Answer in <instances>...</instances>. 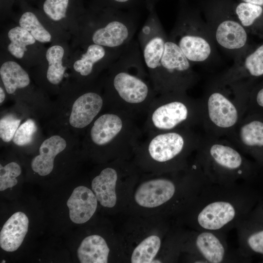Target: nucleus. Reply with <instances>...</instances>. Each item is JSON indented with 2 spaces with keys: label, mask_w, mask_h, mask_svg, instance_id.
Listing matches in <instances>:
<instances>
[{
  "label": "nucleus",
  "mask_w": 263,
  "mask_h": 263,
  "mask_svg": "<svg viewBox=\"0 0 263 263\" xmlns=\"http://www.w3.org/2000/svg\"><path fill=\"white\" fill-rule=\"evenodd\" d=\"M100 80L105 109L134 116L147 113L157 95L143 62L138 41L132 40L106 70Z\"/></svg>",
  "instance_id": "obj_1"
},
{
  "label": "nucleus",
  "mask_w": 263,
  "mask_h": 263,
  "mask_svg": "<svg viewBox=\"0 0 263 263\" xmlns=\"http://www.w3.org/2000/svg\"><path fill=\"white\" fill-rule=\"evenodd\" d=\"M251 205L244 183L229 185L208 183L185 211L194 230L225 233L246 219Z\"/></svg>",
  "instance_id": "obj_2"
},
{
  "label": "nucleus",
  "mask_w": 263,
  "mask_h": 263,
  "mask_svg": "<svg viewBox=\"0 0 263 263\" xmlns=\"http://www.w3.org/2000/svg\"><path fill=\"white\" fill-rule=\"evenodd\" d=\"M53 102L47 125L66 129L79 137L105 110V102L100 81L83 84L71 80Z\"/></svg>",
  "instance_id": "obj_3"
},
{
  "label": "nucleus",
  "mask_w": 263,
  "mask_h": 263,
  "mask_svg": "<svg viewBox=\"0 0 263 263\" xmlns=\"http://www.w3.org/2000/svg\"><path fill=\"white\" fill-rule=\"evenodd\" d=\"M107 110L103 111L87 129L81 146L91 153H110L120 159L135 152L141 131L135 116L122 111Z\"/></svg>",
  "instance_id": "obj_4"
},
{
  "label": "nucleus",
  "mask_w": 263,
  "mask_h": 263,
  "mask_svg": "<svg viewBox=\"0 0 263 263\" xmlns=\"http://www.w3.org/2000/svg\"><path fill=\"white\" fill-rule=\"evenodd\" d=\"M195 159L212 184L244 183L252 175L253 166L244 153L225 138L201 136Z\"/></svg>",
  "instance_id": "obj_5"
},
{
  "label": "nucleus",
  "mask_w": 263,
  "mask_h": 263,
  "mask_svg": "<svg viewBox=\"0 0 263 263\" xmlns=\"http://www.w3.org/2000/svg\"><path fill=\"white\" fill-rule=\"evenodd\" d=\"M148 135L144 141L139 142L135 152L163 167L167 172L187 168L190 164L188 158L196 151L201 138L190 128L150 133Z\"/></svg>",
  "instance_id": "obj_6"
},
{
  "label": "nucleus",
  "mask_w": 263,
  "mask_h": 263,
  "mask_svg": "<svg viewBox=\"0 0 263 263\" xmlns=\"http://www.w3.org/2000/svg\"><path fill=\"white\" fill-rule=\"evenodd\" d=\"M137 21L114 10L85 13L76 36L77 44L94 43L114 50L125 49L133 40Z\"/></svg>",
  "instance_id": "obj_7"
},
{
  "label": "nucleus",
  "mask_w": 263,
  "mask_h": 263,
  "mask_svg": "<svg viewBox=\"0 0 263 263\" xmlns=\"http://www.w3.org/2000/svg\"><path fill=\"white\" fill-rule=\"evenodd\" d=\"M201 125L200 101L187 96L185 92L158 94L147 113L145 129L148 134L181 129H192Z\"/></svg>",
  "instance_id": "obj_8"
},
{
  "label": "nucleus",
  "mask_w": 263,
  "mask_h": 263,
  "mask_svg": "<svg viewBox=\"0 0 263 263\" xmlns=\"http://www.w3.org/2000/svg\"><path fill=\"white\" fill-rule=\"evenodd\" d=\"M249 93L231 96L224 91L212 90L201 100V125L206 134L227 138L247 111Z\"/></svg>",
  "instance_id": "obj_9"
},
{
  "label": "nucleus",
  "mask_w": 263,
  "mask_h": 263,
  "mask_svg": "<svg viewBox=\"0 0 263 263\" xmlns=\"http://www.w3.org/2000/svg\"><path fill=\"white\" fill-rule=\"evenodd\" d=\"M0 78L9 98L27 106L39 119L49 117L53 102L34 84L29 74L19 63L10 59L2 61Z\"/></svg>",
  "instance_id": "obj_10"
},
{
  "label": "nucleus",
  "mask_w": 263,
  "mask_h": 263,
  "mask_svg": "<svg viewBox=\"0 0 263 263\" xmlns=\"http://www.w3.org/2000/svg\"><path fill=\"white\" fill-rule=\"evenodd\" d=\"M193 78L190 61L178 45L167 38L157 69L150 77L155 91L158 94L185 92Z\"/></svg>",
  "instance_id": "obj_11"
},
{
  "label": "nucleus",
  "mask_w": 263,
  "mask_h": 263,
  "mask_svg": "<svg viewBox=\"0 0 263 263\" xmlns=\"http://www.w3.org/2000/svg\"><path fill=\"white\" fill-rule=\"evenodd\" d=\"M181 251L188 253L194 263H237L244 258L238 250L229 249L225 233L212 231L194 230L182 236Z\"/></svg>",
  "instance_id": "obj_12"
},
{
  "label": "nucleus",
  "mask_w": 263,
  "mask_h": 263,
  "mask_svg": "<svg viewBox=\"0 0 263 263\" xmlns=\"http://www.w3.org/2000/svg\"><path fill=\"white\" fill-rule=\"evenodd\" d=\"M71 52L65 41L52 43L45 51L32 78L47 95H57L72 79L70 68Z\"/></svg>",
  "instance_id": "obj_13"
},
{
  "label": "nucleus",
  "mask_w": 263,
  "mask_h": 263,
  "mask_svg": "<svg viewBox=\"0 0 263 263\" xmlns=\"http://www.w3.org/2000/svg\"><path fill=\"white\" fill-rule=\"evenodd\" d=\"M79 47L71 53L70 68L72 80L83 84L97 81L100 73L119 57L124 50L109 49L94 43L77 44Z\"/></svg>",
  "instance_id": "obj_14"
},
{
  "label": "nucleus",
  "mask_w": 263,
  "mask_h": 263,
  "mask_svg": "<svg viewBox=\"0 0 263 263\" xmlns=\"http://www.w3.org/2000/svg\"><path fill=\"white\" fill-rule=\"evenodd\" d=\"M50 129L37 149L38 153L30 163L33 171L40 176L48 175L53 171L58 156L81 144L79 137L67 130Z\"/></svg>",
  "instance_id": "obj_15"
},
{
  "label": "nucleus",
  "mask_w": 263,
  "mask_h": 263,
  "mask_svg": "<svg viewBox=\"0 0 263 263\" xmlns=\"http://www.w3.org/2000/svg\"><path fill=\"white\" fill-rule=\"evenodd\" d=\"M226 139L263 165V116L246 114Z\"/></svg>",
  "instance_id": "obj_16"
},
{
  "label": "nucleus",
  "mask_w": 263,
  "mask_h": 263,
  "mask_svg": "<svg viewBox=\"0 0 263 263\" xmlns=\"http://www.w3.org/2000/svg\"><path fill=\"white\" fill-rule=\"evenodd\" d=\"M6 51L26 67L38 65L46 50L27 30L19 25L9 28L6 33Z\"/></svg>",
  "instance_id": "obj_17"
},
{
  "label": "nucleus",
  "mask_w": 263,
  "mask_h": 263,
  "mask_svg": "<svg viewBox=\"0 0 263 263\" xmlns=\"http://www.w3.org/2000/svg\"><path fill=\"white\" fill-rule=\"evenodd\" d=\"M42 10L44 16L62 31L77 35L84 16L72 12L71 0H44Z\"/></svg>",
  "instance_id": "obj_18"
},
{
  "label": "nucleus",
  "mask_w": 263,
  "mask_h": 263,
  "mask_svg": "<svg viewBox=\"0 0 263 263\" xmlns=\"http://www.w3.org/2000/svg\"><path fill=\"white\" fill-rule=\"evenodd\" d=\"M178 25L170 39L178 45L189 61L202 62L207 59L211 53L207 40L194 34L183 21Z\"/></svg>",
  "instance_id": "obj_19"
},
{
  "label": "nucleus",
  "mask_w": 263,
  "mask_h": 263,
  "mask_svg": "<svg viewBox=\"0 0 263 263\" xmlns=\"http://www.w3.org/2000/svg\"><path fill=\"white\" fill-rule=\"evenodd\" d=\"M21 26L41 44L65 41V33L56 26L45 16L41 18L35 12L26 11L18 21Z\"/></svg>",
  "instance_id": "obj_20"
},
{
  "label": "nucleus",
  "mask_w": 263,
  "mask_h": 263,
  "mask_svg": "<svg viewBox=\"0 0 263 263\" xmlns=\"http://www.w3.org/2000/svg\"><path fill=\"white\" fill-rule=\"evenodd\" d=\"M97 201L93 191L87 187L75 188L67 202L71 221L76 224L87 222L95 212Z\"/></svg>",
  "instance_id": "obj_21"
},
{
  "label": "nucleus",
  "mask_w": 263,
  "mask_h": 263,
  "mask_svg": "<svg viewBox=\"0 0 263 263\" xmlns=\"http://www.w3.org/2000/svg\"><path fill=\"white\" fill-rule=\"evenodd\" d=\"M120 177L119 169L110 166L103 168L92 180V190L102 206L112 208L115 206L116 186Z\"/></svg>",
  "instance_id": "obj_22"
},
{
  "label": "nucleus",
  "mask_w": 263,
  "mask_h": 263,
  "mask_svg": "<svg viewBox=\"0 0 263 263\" xmlns=\"http://www.w3.org/2000/svg\"><path fill=\"white\" fill-rule=\"evenodd\" d=\"M28 218L25 213L19 211L13 214L0 231V247L7 252L18 249L28 231Z\"/></svg>",
  "instance_id": "obj_23"
},
{
  "label": "nucleus",
  "mask_w": 263,
  "mask_h": 263,
  "mask_svg": "<svg viewBox=\"0 0 263 263\" xmlns=\"http://www.w3.org/2000/svg\"><path fill=\"white\" fill-rule=\"evenodd\" d=\"M33 114L36 115L27 106L19 102H14L11 107L1 111L0 144L10 145L19 126L25 118Z\"/></svg>",
  "instance_id": "obj_24"
},
{
  "label": "nucleus",
  "mask_w": 263,
  "mask_h": 263,
  "mask_svg": "<svg viewBox=\"0 0 263 263\" xmlns=\"http://www.w3.org/2000/svg\"><path fill=\"white\" fill-rule=\"evenodd\" d=\"M39 119L33 114L25 118L15 133L10 145L16 149L37 150L44 137Z\"/></svg>",
  "instance_id": "obj_25"
},
{
  "label": "nucleus",
  "mask_w": 263,
  "mask_h": 263,
  "mask_svg": "<svg viewBox=\"0 0 263 263\" xmlns=\"http://www.w3.org/2000/svg\"><path fill=\"white\" fill-rule=\"evenodd\" d=\"M110 249L105 240L98 235H92L85 238L77 250L81 263H106Z\"/></svg>",
  "instance_id": "obj_26"
},
{
  "label": "nucleus",
  "mask_w": 263,
  "mask_h": 263,
  "mask_svg": "<svg viewBox=\"0 0 263 263\" xmlns=\"http://www.w3.org/2000/svg\"><path fill=\"white\" fill-rule=\"evenodd\" d=\"M218 43L225 48L237 49L246 43L247 34L242 25L238 22L227 20L221 22L216 32Z\"/></svg>",
  "instance_id": "obj_27"
},
{
  "label": "nucleus",
  "mask_w": 263,
  "mask_h": 263,
  "mask_svg": "<svg viewBox=\"0 0 263 263\" xmlns=\"http://www.w3.org/2000/svg\"><path fill=\"white\" fill-rule=\"evenodd\" d=\"M162 244L158 235L152 234L143 238L133 249L131 255L132 263H161L156 259Z\"/></svg>",
  "instance_id": "obj_28"
},
{
  "label": "nucleus",
  "mask_w": 263,
  "mask_h": 263,
  "mask_svg": "<svg viewBox=\"0 0 263 263\" xmlns=\"http://www.w3.org/2000/svg\"><path fill=\"white\" fill-rule=\"evenodd\" d=\"M237 230L239 247L238 251L245 258L249 251L263 254V229L250 231L241 222Z\"/></svg>",
  "instance_id": "obj_29"
},
{
  "label": "nucleus",
  "mask_w": 263,
  "mask_h": 263,
  "mask_svg": "<svg viewBox=\"0 0 263 263\" xmlns=\"http://www.w3.org/2000/svg\"><path fill=\"white\" fill-rule=\"evenodd\" d=\"M21 173V167L16 162L12 161L4 166L0 164V190L3 191L16 186L18 183L17 178Z\"/></svg>",
  "instance_id": "obj_30"
},
{
  "label": "nucleus",
  "mask_w": 263,
  "mask_h": 263,
  "mask_svg": "<svg viewBox=\"0 0 263 263\" xmlns=\"http://www.w3.org/2000/svg\"><path fill=\"white\" fill-rule=\"evenodd\" d=\"M262 12L263 8L261 6L247 2L240 3L236 9L242 25L245 27L251 25Z\"/></svg>",
  "instance_id": "obj_31"
},
{
  "label": "nucleus",
  "mask_w": 263,
  "mask_h": 263,
  "mask_svg": "<svg viewBox=\"0 0 263 263\" xmlns=\"http://www.w3.org/2000/svg\"><path fill=\"white\" fill-rule=\"evenodd\" d=\"M244 67L248 74L252 76L263 75V44L246 57Z\"/></svg>",
  "instance_id": "obj_32"
},
{
  "label": "nucleus",
  "mask_w": 263,
  "mask_h": 263,
  "mask_svg": "<svg viewBox=\"0 0 263 263\" xmlns=\"http://www.w3.org/2000/svg\"><path fill=\"white\" fill-rule=\"evenodd\" d=\"M247 113L263 116V85L249 94Z\"/></svg>",
  "instance_id": "obj_33"
},
{
  "label": "nucleus",
  "mask_w": 263,
  "mask_h": 263,
  "mask_svg": "<svg viewBox=\"0 0 263 263\" xmlns=\"http://www.w3.org/2000/svg\"><path fill=\"white\" fill-rule=\"evenodd\" d=\"M7 95L3 86L0 85V107L3 104L5 101Z\"/></svg>",
  "instance_id": "obj_34"
},
{
  "label": "nucleus",
  "mask_w": 263,
  "mask_h": 263,
  "mask_svg": "<svg viewBox=\"0 0 263 263\" xmlns=\"http://www.w3.org/2000/svg\"><path fill=\"white\" fill-rule=\"evenodd\" d=\"M110 2L118 5V6H124L132 1V0H108Z\"/></svg>",
  "instance_id": "obj_35"
},
{
  "label": "nucleus",
  "mask_w": 263,
  "mask_h": 263,
  "mask_svg": "<svg viewBox=\"0 0 263 263\" xmlns=\"http://www.w3.org/2000/svg\"><path fill=\"white\" fill-rule=\"evenodd\" d=\"M244 2L249 3L258 5H263V0H243Z\"/></svg>",
  "instance_id": "obj_36"
}]
</instances>
